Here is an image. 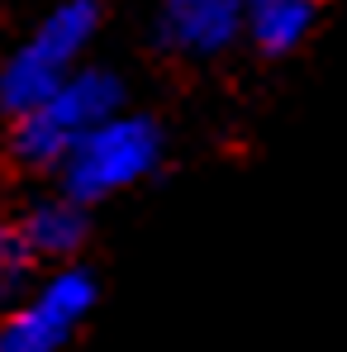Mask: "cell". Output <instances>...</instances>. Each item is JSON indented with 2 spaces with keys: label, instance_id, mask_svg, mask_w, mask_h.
I'll return each mask as SVG.
<instances>
[{
  "label": "cell",
  "instance_id": "6da1fadb",
  "mask_svg": "<svg viewBox=\"0 0 347 352\" xmlns=\"http://www.w3.org/2000/svg\"><path fill=\"white\" fill-rule=\"evenodd\" d=\"M119 76L100 72V67H81L62 81L58 91L34 110V115L14 119V157L29 167H62L67 153L100 129L105 119L119 115Z\"/></svg>",
  "mask_w": 347,
  "mask_h": 352
},
{
  "label": "cell",
  "instance_id": "ba28073f",
  "mask_svg": "<svg viewBox=\"0 0 347 352\" xmlns=\"http://www.w3.org/2000/svg\"><path fill=\"white\" fill-rule=\"evenodd\" d=\"M29 281V248L19 229H5L0 224V300H14Z\"/></svg>",
  "mask_w": 347,
  "mask_h": 352
},
{
  "label": "cell",
  "instance_id": "277c9868",
  "mask_svg": "<svg viewBox=\"0 0 347 352\" xmlns=\"http://www.w3.org/2000/svg\"><path fill=\"white\" fill-rule=\"evenodd\" d=\"M238 29H243L238 0H167V14H162V38L190 58H210L229 48Z\"/></svg>",
  "mask_w": 347,
  "mask_h": 352
},
{
  "label": "cell",
  "instance_id": "8992f818",
  "mask_svg": "<svg viewBox=\"0 0 347 352\" xmlns=\"http://www.w3.org/2000/svg\"><path fill=\"white\" fill-rule=\"evenodd\" d=\"M19 238H24L29 257H67L86 238V214L76 200H43L24 214Z\"/></svg>",
  "mask_w": 347,
  "mask_h": 352
},
{
  "label": "cell",
  "instance_id": "52a82bcc",
  "mask_svg": "<svg viewBox=\"0 0 347 352\" xmlns=\"http://www.w3.org/2000/svg\"><path fill=\"white\" fill-rule=\"evenodd\" d=\"M314 24V5L309 0H257L247 10V29L257 38L262 53H290Z\"/></svg>",
  "mask_w": 347,
  "mask_h": 352
},
{
  "label": "cell",
  "instance_id": "3957f363",
  "mask_svg": "<svg viewBox=\"0 0 347 352\" xmlns=\"http://www.w3.org/2000/svg\"><path fill=\"white\" fill-rule=\"evenodd\" d=\"M96 281L86 272H58L38 291L19 300V309L0 329V352H58L71 329L91 314Z\"/></svg>",
  "mask_w": 347,
  "mask_h": 352
},
{
  "label": "cell",
  "instance_id": "7a4b0ae2",
  "mask_svg": "<svg viewBox=\"0 0 347 352\" xmlns=\"http://www.w3.org/2000/svg\"><path fill=\"white\" fill-rule=\"evenodd\" d=\"M162 162V133L157 124L143 115L105 119L100 129H91L62 162V181H67V200L86 205V200H105L115 190L138 186L143 176L157 172Z\"/></svg>",
  "mask_w": 347,
  "mask_h": 352
},
{
  "label": "cell",
  "instance_id": "9c48e42d",
  "mask_svg": "<svg viewBox=\"0 0 347 352\" xmlns=\"http://www.w3.org/2000/svg\"><path fill=\"white\" fill-rule=\"evenodd\" d=\"M238 5H243V10H252V5H257V0H238Z\"/></svg>",
  "mask_w": 347,
  "mask_h": 352
},
{
  "label": "cell",
  "instance_id": "5b68a950",
  "mask_svg": "<svg viewBox=\"0 0 347 352\" xmlns=\"http://www.w3.org/2000/svg\"><path fill=\"white\" fill-rule=\"evenodd\" d=\"M96 29H100V5H96V0H62L58 10L43 14V24L34 29L29 48H34L38 58H48L58 72H71L76 58L91 48Z\"/></svg>",
  "mask_w": 347,
  "mask_h": 352
}]
</instances>
